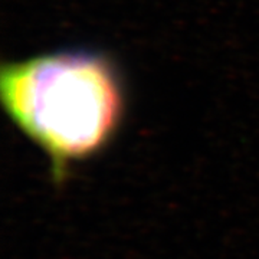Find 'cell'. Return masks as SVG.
Instances as JSON below:
<instances>
[{"mask_svg": "<svg viewBox=\"0 0 259 259\" xmlns=\"http://www.w3.org/2000/svg\"><path fill=\"white\" fill-rule=\"evenodd\" d=\"M0 102L13 127L49 161L64 186L78 164L102 156L128 115L118 61L91 48H65L0 65Z\"/></svg>", "mask_w": 259, "mask_h": 259, "instance_id": "6da1fadb", "label": "cell"}]
</instances>
